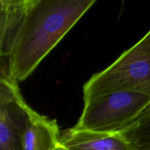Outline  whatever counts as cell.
<instances>
[{"label": "cell", "mask_w": 150, "mask_h": 150, "mask_svg": "<svg viewBox=\"0 0 150 150\" xmlns=\"http://www.w3.org/2000/svg\"><path fill=\"white\" fill-rule=\"evenodd\" d=\"M96 0H35L8 58L7 76L27 79Z\"/></svg>", "instance_id": "cell-1"}, {"label": "cell", "mask_w": 150, "mask_h": 150, "mask_svg": "<svg viewBox=\"0 0 150 150\" xmlns=\"http://www.w3.org/2000/svg\"><path fill=\"white\" fill-rule=\"evenodd\" d=\"M126 89L150 95V29L114 63L86 82L83 87V103Z\"/></svg>", "instance_id": "cell-2"}, {"label": "cell", "mask_w": 150, "mask_h": 150, "mask_svg": "<svg viewBox=\"0 0 150 150\" xmlns=\"http://www.w3.org/2000/svg\"><path fill=\"white\" fill-rule=\"evenodd\" d=\"M150 108V95L132 89L120 90L84 103L74 128L101 133H120Z\"/></svg>", "instance_id": "cell-3"}, {"label": "cell", "mask_w": 150, "mask_h": 150, "mask_svg": "<svg viewBox=\"0 0 150 150\" xmlns=\"http://www.w3.org/2000/svg\"><path fill=\"white\" fill-rule=\"evenodd\" d=\"M25 100L16 81L0 73V150H22L21 134L26 124Z\"/></svg>", "instance_id": "cell-4"}, {"label": "cell", "mask_w": 150, "mask_h": 150, "mask_svg": "<svg viewBox=\"0 0 150 150\" xmlns=\"http://www.w3.org/2000/svg\"><path fill=\"white\" fill-rule=\"evenodd\" d=\"M66 150H139L122 133H101L72 127L60 134Z\"/></svg>", "instance_id": "cell-5"}, {"label": "cell", "mask_w": 150, "mask_h": 150, "mask_svg": "<svg viewBox=\"0 0 150 150\" xmlns=\"http://www.w3.org/2000/svg\"><path fill=\"white\" fill-rule=\"evenodd\" d=\"M26 124L21 134L22 150H57L61 146L60 133L56 120L40 115L26 103Z\"/></svg>", "instance_id": "cell-6"}, {"label": "cell", "mask_w": 150, "mask_h": 150, "mask_svg": "<svg viewBox=\"0 0 150 150\" xmlns=\"http://www.w3.org/2000/svg\"><path fill=\"white\" fill-rule=\"evenodd\" d=\"M35 0H0V59L8 57Z\"/></svg>", "instance_id": "cell-7"}, {"label": "cell", "mask_w": 150, "mask_h": 150, "mask_svg": "<svg viewBox=\"0 0 150 150\" xmlns=\"http://www.w3.org/2000/svg\"><path fill=\"white\" fill-rule=\"evenodd\" d=\"M120 133L139 150H150V110Z\"/></svg>", "instance_id": "cell-8"}, {"label": "cell", "mask_w": 150, "mask_h": 150, "mask_svg": "<svg viewBox=\"0 0 150 150\" xmlns=\"http://www.w3.org/2000/svg\"><path fill=\"white\" fill-rule=\"evenodd\" d=\"M57 150H66V149H64V148H63V147H62V146H60V147L59 148V149H57Z\"/></svg>", "instance_id": "cell-9"}, {"label": "cell", "mask_w": 150, "mask_h": 150, "mask_svg": "<svg viewBox=\"0 0 150 150\" xmlns=\"http://www.w3.org/2000/svg\"><path fill=\"white\" fill-rule=\"evenodd\" d=\"M3 71H4V70H3V69H2V68H1V67H0V73H1V72H3Z\"/></svg>", "instance_id": "cell-10"}, {"label": "cell", "mask_w": 150, "mask_h": 150, "mask_svg": "<svg viewBox=\"0 0 150 150\" xmlns=\"http://www.w3.org/2000/svg\"><path fill=\"white\" fill-rule=\"evenodd\" d=\"M149 110H150V108H149Z\"/></svg>", "instance_id": "cell-11"}]
</instances>
